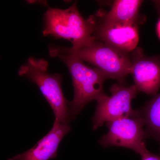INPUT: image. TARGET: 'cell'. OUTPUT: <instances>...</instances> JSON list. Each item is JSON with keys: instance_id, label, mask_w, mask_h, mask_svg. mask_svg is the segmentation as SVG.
I'll return each mask as SVG.
<instances>
[{"instance_id": "9c48e42d", "label": "cell", "mask_w": 160, "mask_h": 160, "mask_svg": "<svg viewBox=\"0 0 160 160\" xmlns=\"http://www.w3.org/2000/svg\"><path fill=\"white\" fill-rule=\"evenodd\" d=\"M70 129L69 124H62L55 120L51 130L32 148L7 160H50L55 158L60 142Z\"/></svg>"}, {"instance_id": "3957f363", "label": "cell", "mask_w": 160, "mask_h": 160, "mask_svg": "<svg viewBox=\"0 0 160 160\" xmlns=\"http://www.w3.org/2000/svg\"><path fill=\"white\" fill-rule=\"evenodd\" d=\"M44 36L51 35L56 38L69 40L73 49L86 46L95 40L88 19L80 14L76 2L68 9L49 8L44 14Z\"/></svg>"}, {"instance_id": "7a4b0ae2", "label": "cell", "mask_w": 160, "mask_h": 160, "mask_svg": "<svg viewBox=\"0 0 160 160\" xmlns=\"http://www.w3.org/2000/svg\"><path fill=\"white\" fill-rule=\"evenodd\" d=\"M69 68L72 78L74 96L69 102L70 119H74L88 103L105 94L104 82L108 78L102 70L85 65L84 61L73 55H57Z\"/></svg>"}, {"instance_id": "ba28073f", "label": "cell", "mask_w": 160, "mask_h": 160, "mask_svg": "<svg viewBox=\"0 0 160 160\" xmlns=\"http://www.w3.org/2000/svg\"><path fill=\"white\" fill-rule=\"evenodd\" d=\"M131 56L130 73L138 91L155 95L160 89V58L148 57L138 47L131 52Z\"/></svg>"}, {"instance_id": "52a82bcc", "label": "cell", "mask_w": 160, "mask_h": 160, "mask_svg": "<svg viewBox=\"0 0 160 160\" xmlns=\"http://www.w3.org/2000/svg\"><path fill=\"white\" fill-rule=\"evenodd\" d=\"M88 19L92 27V36L96 40L129 53L137 48V25L109 22L96 14L90 16Z\"/></svg>"}, {"instance_id": "8992f818", "label": "cell", "mask_w": 160, "mask_h": 160, "mask_svg": "<svg viewBox=\"0 0 160 160\" xmlns=\"http://www.w3.org/2000/svg\"><path fill=\"white\" fill-rule=\"evenodd\" d=\"M110 92V96L105 93L97 100L96 109L92 118L93 130H96L104 123L134 112L132 107V101L139 92L134 85L126 86L117 83L111 86Z\"/></svg>"}, {"instance_id": "8fae6325", "label": "cell", "mask_w": 160, "mask_h": 160, "mask_svg": "<svg viewBox=\"0 0 160 160\" xmlns=\"http://www.w3.org/2000/svg\"><path fill=\"white\" fill-rule=\"evenodd\" d=\"M138 111L144 121L148 137L157 141L160 150V93L153 96Z\"/></svg>"}, {"instance_id": "5b68a950", "label": "cell", "mask_w": 160, "mask_h": 160, "mask_svg": "<svg viewBox=\"0 0 160 160\" xmlns=\"http://www.w3.org/2000/svg\"><path fill=\"white\" fill-rule=\"evenodd\" d=\"M106 125L109 130L99 141L101 146L105 148L116 146L127 148L140 155L147 150L148 136L138 110L127 116L108 122Z\"/></svg>"}, {"instance_id": "6da1fadb", "label": "cell", "mask_w": 160, "mask_h": 160, "mask_svg": "<svg viewBox=\"0 0 160 160\" xmlns=\"http://www.w3.org/2000/svg\"><path fill=\"white\" fill-rule=\"evenodd\" d=\"M49 53L53 57L60 53L73 55L93 65L108 78L117 80L121 85H125L126 78L131 72V52L121 51L97 40L76 49L52 47Z\"/></svg>"}, {"instance_id": "30bf717a", "label": "cell", "mask_w": 160, "mask_h": 160, "mask_svg": "<svg viewBox=\"0 0 160 160\" xmlns=\"http://www.w3.org/2000/svg\"><path fill=\"white\" fill-rule=\"evenodd\" d=\"M143 1L118 0L113 2L109 12L101 9L95 13L100 18L109 22L132 24L143 23L139 9Z\"/></svg>"}, {"instance_id": "7c38bea8", "label": "cell", "mask_w": 160, "mask_h": 160, "mask_svg": "<svg viewBox=\"0 0 160 160\" xmlns=\"http://www.w3.org/2000/svg\"><path fill=\"white\" fill-rule=\"evenodd\" d=\"M141 160H160V153L156 154L147 149L141 155Z\"/></svg>"}, {"instance_id": "277c9868", "label": "cell", "mask_w": 160, "mask_h": 160, "mask_svg": "<svg viewBox=\"0 0 160 160\" xmlns=\"http://www.w3.org/2000/svg\"><path fill=\"white\" fill-rule=\"evenodd\" d=\"M48 67L46 60L31 57L26 64L20 67L18 73L21 76L28 78L38 86L53 110L55 120L62 124H68L70 120L69 102L65 98L61 87L62 76L57 73H49Z\"/></svg>"}, {"instance_id": "4fadbf2b", "label": "cell", "mask_w": 160, "mask_h": 160, "mask_svg": "<svg viewBox=\"0 0 160 160\" xmlns=\"http://www.w3.org/2000/svg\"><path fill=\"white\" fill-rule=\"evenodd\" d=\"M157 31L158 36L159 38L160 39V19L159 20L157 26Z\"/></svg>"}]
</instances>
